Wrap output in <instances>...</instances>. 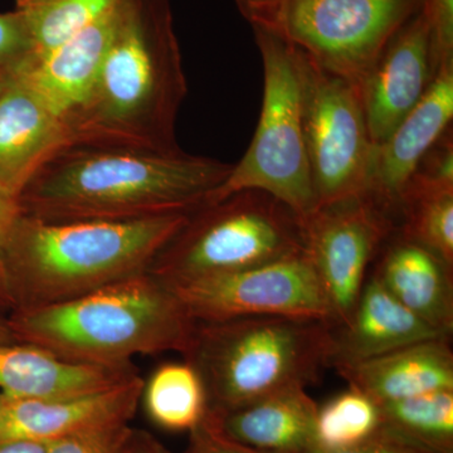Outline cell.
<instances>
[{"label":"cell","instance_id":"1","mask_svg":"<svg viewBox=\"0 0 453 453\" xmlns=\"http://www.w3.org/2000/svg\"><path fill=\"white\" fill-rule=\"evenodd\" d=\"M187 94L170 0H118L96 80L65 118L68 145L180 153L177 120Z\"/></svg>","mask_w":453,"mask_h":453},{"label":"cell","instance_id":"2","mask_svg":"<svg viewBox=\"0 0 453 453\" xmlns=\"http://www.w3.org/2000/svg\"><path fill=\"white\" fill-rule=\"evenodd\" d=\"M232 164L175 154L65 145L18 198L26 216L47 222H133L192 213L210 202Z\"/></svg>","mask_w":453,"mask_h":453},{"label":"cell","instance_id":"3","mask_svg":"<svg viewBox=\"0 0 453 453\" xmlns=\"http://www.w3.org/2000/svg\"><path fill=\"white\" fill-rule=\"evenodd\" d=\"M190 213L133 222H47L20 211L0 257L9 306L44 308L148 273Z\"/></svg>","mask_w":453,"mask_h":453},{"label":"cell","instance_id":"4","mask_svg":"<svg viewBox=\"0 0 453 453\" xmlns=\"http://www.w3.org/2000/svg\"><path fill=\"white\" fill-rule=\"evenodd\" d=\"M196 323L169 286L149 273L67 303L17 310L7 321L18 342L62 359L110 365L164 351L183 354Z\"/></svg>","mask_w":453,"mask_h":453},{"label":"cell","instance_id":"5","mask_svg":"<svg viewBox=\"0 0 453 453\" xmlns=\"http://www.w3.org/2000/svg\"><path fill=\"white\" fill-rule=\"evenodd\" d=\"M333 325L310 319L255 316L196 323L184 360L201 375L208 411L318 381L332 366Z\"/></svg>","mask_w":453,"mask_h":453},{"label":"cell","instance_id":"6","mask_svg":"<svg viewBox=\"0 0 453 453\" xmlns=\"http://www.w3.org/2000/svg\"><path fill=\"white\" fill-rule=\"evenodd\" d=\"M305 251L303 217L258 189L208 203L157 253L148 273L172 283L223 275Z\"/></svg>","mask_w":453,"mask_h":453},{"label":"cell","instance_id":"7","mask_svg":"<svg viewBox=\"0 0 453 453\" xmlns=\"http://www.w3.org/2000/svg\"><path fill=\"white\" fill-rule=\"evenodd\" d=\"M252 31L264 67L257 127L242 159L232 166L208 203L258 189L303 219L315 210V196L303 138L299 50L261 27H252Z\"/></svg>","mask_w":453,"mask_h":453},{"label":"cell","instance_id":"8","mask_svg":"<svg viewBox=\"0 0 453 453\" xmlns=\"http://www.w3.org/2000/svg\"><path fill=\"white\" fill-rule=\"evenodd\" d=\"M426 0H279L249 20L305 52L329 73L359 83L390 38Z\"/></svg>","mask_w":453,"mask_h":453},{"label":"cell","instance_id":"9","mask_svg":"<svg viewBox=\"0 0 453 453\" xmlns=\"http://www.w3.org/2000/svg\"><path fill=\"white\" fill-rule=\"evenodd\" d=\"M299 67L303 138L316 210L365 195L375 145L359 86L320 67L301 50Z\"/></svg>","mask_w":453,"mask_h":453},{"label":"cell","instance_id":"10","mask_svg":"<svg viewBox=\"0 0 453 453\" xmlns=\"http://www.w3.org/2000/svg\"><path fill=\"white\" fill-rule=\"evenodd\" d=\"M168 286L196 323L282 316L333 325L329 303L306 251L261 266Z\"/></svg>","mask_w":453,"mask_h":453},{"label":"cell","instance_id":"11","mask_svg":"<svg viewBox=\"0 0 453 453\" xmlns=\"http://www.w3.org/2000/svg\"><path fill=\"white\" fill-rule=\"evenodd\" d=\"M306 255L329 303L334 327L348 323L369 266L396 229L395 219L368 196L316 208L303 217Z\"/></svg>","mask_w":453,"mask_h":453},{"label":"cell","instance_id":"12","mask_svg":"<svg viewBox=\"0 0 453 453\" xmlns=\"http://www.w3.org/2000/svg\"><path fill=\"white\" fill-rule=\"evenodd\" d=\"M437 73L428 19L422 8L390 38L357 83L374 145L388 138L396 125L412 111Z\"/></svg>","mask_w":453,"mask_h":453},{"label":"cell","instance_id":"13","mask_svg":"<svg viewBox=\"0 0 453 453\" xmlns=\"http://www.w3.org/2000/svg\"><path fill=\"white\" fill-rule=\"evenodd\" d=\"M453 62L438 68L428 91L388 138L375 145L365 196L398 223L405 186L438 140L451 129Z\"/></svg>","mask_w":453,"mask_h":453},{"label":"cell","instance_id":"14","mask_svg":"<svg viewBox=\"0 0 453 453\" xmlns=\"http://www.w3.org/2000/svg\"><path fill=\"white\" fill-rule=\"evenodd\" d=\"M140 375L112 388L89 395L23 401L9 399L0 414V442L29 440L50 442L81 432L129 423L142 398Z\"/></svg>","mask_w":453,"mask_h":453},{"label":"cell","instance_id":"15","mask_svg":"<svg viewBox=\"0 0 453 453\" xmlns=\"http://www.w3.org/2000/svg\"><path fill=\"white\" fill-rule=\"evenodd\" d=\"M65 145L64 120L13 73L0 95V193L18 202L38 169Z\"/></svg>","mask_w":453,"mask_h":453},{"label":"cell","instance_id":"16","mask_svg":"<svg viewBox=\"0 0 453 453\" xmlns=\"http://www.w3.org/2000/svg\"><path fill=\"white\" fill-rule=\"evenodd\" d=\"M138 375L133 363L73 362L26 342H0V393L9 399L71 398L112 388Z\"/></svg>","mask_w":453,"mask_h":453},{"label":"cell","instance_id":"17","mask_svg":"<svg viewBox=\"0 0 453 453\" xmlns=\"http://www.w3.org/2000/svg\"><path fill=\"white\" fill-rule=\"evenodd\" d=\"M436 338L451 336L402 305L371 273L348 323L333 329L332 366L356 365Z\"/></svg>","mask_w":453,"mask_h":453},{"label":"cell","instance_id":"18","mask_svg":"<svg viewBox=\"0 0 453 453\" xmlns=\"http://www.w3.org/2000/svg\"><path fill=\"white\" fill-rule=\"evenodd\" d=\"M372 275L402 305L437 330L453 333V268L395 229L383 244Z\"/></svg>","mask_w":453,"mask_h":453},{"label":"cell","instance_id":"19","mask_svg":"<svg viewBox=\"0 0 453 453\" xmlns=\"http://www.w3.org/2000/svg\"><path fill=\"white\" fill-rule=\"evenodd\" d=\"M113 8L49 55L27 57L13 71L62 120L81 105L96 80L111 37Z\"/></svg>","mask_w":453,"mask_h":453},{"label":"cell","instance_id":"20","mask_svg":"<svg viewBox=\"0 0 453 453\" xmlns=\"http://www.w3.org/2000/svg\"><path fill=\"white\" fill-rule=\"evenodd\" d=\"M319 405L305 387H291L226 412L207 416L225 436L262 453H306L315 449Z\"/></svg>","mask_w":453,"mask_h":453},{"label":"cell","instance_id":"21","mask_svg":"<svg viewBox=\"0 0 453 453\" xmlns=\"http://www.w3.org/2000/svg\"><path fill=\"white\" fill-rule=\"evenodd\" d=\"M349 387L378 404L453 390V351L449 338L423 340L384 356L335 368Z\"/></svg>","mask_w":453,"mask_h":453},{"label":"cell","instance_id":"22","mask_svg":"<svg viewBox=\"0 0 453 453\" xmlns=\"http://www.w3.org/2000/svg\"><path fill=\"white\" fill-rule=\"evenodd\" d=\"M140 402L149 419L166 431H193L208 413L201 375L187 360L157 366L144 380Z\"/></svg>","mask_w":453,"mask_h":453},{"label":"cell","instance_id":"23","mask_svg":"<svg viewBox=\"0 0 453 453\" xmlns=\"http://www.w3.org/2000/svg\"><path fill=\"white\" fill-rule=\"evenodd\" d=\"M396 229L453 268V181L413 175L399 203Z\"/></svg>","mask_w":453,"mask_h":453},{"label":"cell","instance_id":"24","mask_svg":"<svg viewBox=\"0 0 453 453\" xmlns=\"http://www.w3.org/2000/svg\"><path fill=\"white\" fill-rule=\"evenodd\" d=\"M118 0H17L14 12L25 26L31 53L41 58L105 16Z\"/></svg>","mask_w":453,"mask_h":453},{"label":"cell","instance_id":"25","mask_svg":"<svg viewBox=\"0 0 453 453\" xmlns=\"http://www.w3.org/2000/svg\"><path fill=\"white\" fill-rule=\"evenodd\" d=\"M381 427L437 453H453V390L381 403Z\"/></svg>","mask_w":453,"mask_h":453},{"label":"cell","instance_id":"26","mask_svg":"<svg viewBox=\"0 0 453 453\" xmlns=\"http://www.w3.org/2000/svg\"><path fill=\"white\" fill-rule=\"evenodd\" d=\"M381 425L380 407L356 388L334 396L316 416V449H342L368 440Z\"/></svg>","mask_w":453,"mask_h":453},{"label":"cell","instance_id":"27","mask_svg":"<svg viewBox=\"0 0 453 453\" xmlns=\"http://www.w3.org/2000/svg\"><path fill=\"white\" fill-rule=\"evenodd\" d=\"M133 431L129 423L91 429L50 441L47 453H124Z\"/></svg>","mask_w":453,"mask_h":453},{"label":"cell","instance_id":"28","mask_svg":"<svg viewBox=\"0 0 453 453\" xmlns=\"http://www.w3.org/2000/svg\"><path fill=\"white\" fill-rule=\"evenodd\" d=\"M426 16L436 67L453 62V0H426Z\"/></svg>","mask_w":453,"mask_h":453},{"label":"cell","instance_id":"29","mask_svg":"<svg viewBox=\"0 0 453 453\" xmlns=\"http://www.w3.org/2000/svg\"><path fill=\"white\" fill-rule=\"evenodd\" d=\"M31 53V42L16 12L0 13V73H13Z\"/></svg>","mask_w":453,"mask_h":453},{"label":"cell","instance_id":"30","mask_svg":"<svg viewBox=\"0 0 453 453\" xmlns=\"http://www.w3.org/2000/svg\"><path fill=\"white\" fill-rule=\"evenodd\" d=\"M189 434V443L183 453H262L225 436L208 416Z\"/></svg>","mask_w":453,"mask_h":453},{"label":"cell","instance_id":"31","mask_svg":"<svg viewBox=\"0 0 453 453\" xmlns=\"http://www.w3.org/2000/svg\"><path fill=\"white\" fill-rule=\"evenodd\" d=\"M306 453H437L429 451L411 442V441L404 440L398 434H393L388 429L380 427L372 436L368 440L363 441L359 445L349 447V449H312L311 451Z\"/></svg>","mask_w":453,"mask_h":453},{"label":"cell","instance_id":"32","mask_svg":"<svg viewBox=\"0 0 453 453\" xmlns=\"http://www.w3.org/2000/svg\"><path fill=\"white\" fill-rule=\"evenodd\" d=\"M19 216L20 208L18 202L0 193V257Z\"/></svg>","mask_w":453,"mask_h":453},{"label":"cell","instance_id":"33","mask_svg":"<svg viewBox=\"0 0 453 453\" xmlns=\"http://www.w3.org/2000/svg\"><path fill=\"white\" fill-rule=\"evenodd\" d=\"M124 453H170L148 432L134 429Z\"/></svg>","mask_w":453,"mask_h":453},{"label":"cell","instance_id":"34","mask_svg":"<svg viewBox=\"0 0 453 453\" xmlns=\"http://www.w3.org/2000/svg\"><path fill=\"white\" fill-rule=\"evenodd\" d=\"M49 442L29 440L3 441L0 453H47Z\"/></svg>","mask_w":453,"mask_h":453},{"label":"cell","instance_id":"35","mask_svg":"<svg viewBox=\"0 0 453 453\" xmlns=\"http://www.w3.org/2000/svg\"><path fill=\"white\" fill-rule=\"evenodd\" d=\"M238 12L241 16L249 22L251 18L258 14L259 12L265 11L271 5L275 4L279 0H234Z\"/></svg>","mask_w":453,"mask_h":453},{"label":"cell","instance_id":"36","mask_svg":"<svg viewBox=\"0 0 453 453\" xmlns=\"http://www.w3.org/2000/svg\"><path fill=\"white\" fill-rule=\"evenodd\" d=\"M13 333L11 332L7 323L0 321V342H16Z\"/></svg>","mask_w":453,"mask_h":453},{"label":"cell","instance_id":"37","mask_svg":"<svg viewBox=\"0 0 453 453\" xmlns=\"http://www.w3.org/2000/svg\"><path fill=\"white\" fill-rule=\"evenodd\" d=\"M12 79H13V73H0V95L8 88Z\"/></svg>","mask_w":453,"mask_h":453},{"label":"cell","instance_id":"38","mask_svg":"<svg viewBox=\"0 0 453 453\" xmlns=\"http://www.w3.org/2000/svg\"><path fill=\"white\" fill-rule=\"evenodd\" d=\"M0 305H8L7 297H5L4 286H3L2 276H0Z\"/></svg>","mask_w":453,"mask_h":453},{"label":"cell","instance_id":"39","mask_svg":"<svg viewBox=\"0 0 453 453\" xmlns=\"http://www.w3.org/2000/svg\"><path fill=\"white\" fill-rule=\"evenodd\" d=\"M5 402H7V396L0 393V414H2L3 408H4Z\"/></svg>","mask_w":453,"mask_h":453}]
</instances>
